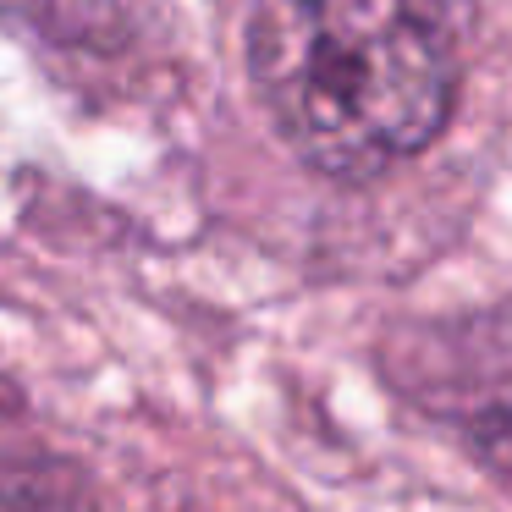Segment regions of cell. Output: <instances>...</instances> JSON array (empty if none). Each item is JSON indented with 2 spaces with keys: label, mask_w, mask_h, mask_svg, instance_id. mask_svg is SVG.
Segmentation results:
<instances>
[{
  "label": "cell",
  "mask_w": 512,
  "mask_h": 512,
  "mask_svg": "<svg viewBox=\"0 0 512 512\" xmlns=\"http://www.w3.org/2000/svg\"><path fill=\"white\" fill-rule=\"evenodd\" d=\"M468 34L474 0H248L243 61L303 166L369 182L435 144Z\"/></svg>",
  "instance_id": "obj_1"
},
{
  "label": "cell",
  "mask_w": 512,
  "mask_h": 512,
  "mask_svg": "<svg viewBox=\"0 0 512 512\" xmlns=\"http://www.w3.org/2000/svg\"><path fill=\"white\" fill-rule=\"evenodd\" d=\"M0 17H12L45 45L127 50L155 28L160 0H0Z\"/></svg>",
  "instance_id": "obj_2"
}]
</instances>
